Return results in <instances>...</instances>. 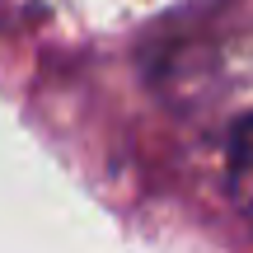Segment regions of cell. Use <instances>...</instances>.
I'll return each instance as SVG.
<instances>
[{
	"mask_svg": "<svg viewBox=\"0 0 253 253\" xmlns=\"http://www.w3.org/2000/svg\"><path fill=\"white\" fill-rule=\"evenodd\" d=\"M230 197L235 207L253 220V122L235 131V150H230Z\"/></svg>",
	"mask_w": 253,
	"mask_h": 253,
	"instance_id": "cell-2",
	"label": "cell"
},
{
	"mask_svg": "<svg viewBox=\"0 0 253 253\" xmlns=\"http://www.w3.org/2000/svg\"><path fill=\"white\" fill-rule=\"evenodd\" d=\"M160 89L197 118L253 122V0H216L173 24L155 61Z\"/></svg>",
	"mask_w": 253,
	"mask_h": 253,
	"instance_id": "cell-1",
	"label": "cell"
}]
</instances>
